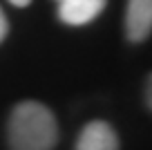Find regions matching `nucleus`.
Here are the masks:
<instances>
[{
    "label": "nucleus",
    "mask_w": 152,
    "mask_h": 150,
    "mask_svg": "<svg viewBox=\"0 0 152 150\" xmlns=\"http://www.w3.org/2000/svg\"><path fill=\"white\" fill-rule=\"evenodd\" d=\"M7 141L9 150H52L58 141L52 110L38 101L18 103L7 123Z\"/></svg>",
    "instance_id": "obj_1"
},
{
    "label": "nucleus",
    "mask_w": 152,
    "mask_h": 150,
    "mask_svg": "<svg viewBox=\"0 0 152 150\" xmlns=\"http://www.w3.org/2000/svg\"><path fill=\"white\" fill-rule=\"evenodd\" d=\"M152 29V0H128L125 34L132 43H143Z\"/></svg>",
    "instance_id": "obj_2"
},
{
    "label": "nucleus",
    "mask_w": 152,
    "mask_h": 150,
    "mask_svg": "<svg viewBox=\"0 0 152 150\" xmlns=\"http://www.w3.org/2000/svg\"><path fill=\"white\" fill-rule=\"evenodd\" d=\"M76 150H119V137L105 121H90L78 135Z\"/></svg>",
    "instance_id": "obj_3"
},
{
    "label": "nucleus",
    "mask_w": 152,
    "mask_h": 150,
    "mask_svg": "<svg viewBox=\"0 0 152 150\" xmlns=\"http://www.w3.org/2000/svg\"><path fill=\"white\" fill-rule=\"evenodd\" d=\"M105 9V0H61L58 16L67 25H87Z\"/></svg>",
    "instance_id": "obj_4"
},
{
    "label": "nucleus",
    "mask_w": 152,
    "mask_h": 150,
    "mask_svg": "<svg viewBox=\"0 0 152 150\" xmlns=\"http://www.w3.org/2000/svg\"><path fill=\"white\" fill-rule=\"evenodd\" d=\"M7 32H9V23H7V18H5V11L0 9V43L5 40Z\"/></svg>",
    "instance_id": "obj_5"
},
{
    "label": "nucleus",
    "mask_w": 152,
    "mask_h": 150,
    "mask_svg": "<svg viewBox=\"0 0 152 150\" xmlns=\"http://www.w3.org/2000/svg\"><path fill=\"white\" fill-rule=\"evenodd\" d=\"M9 2H11V5H16V7H27L31 0H9Z\"/></svg>",
    "instance_id": "obj_6"
}]
</instances>
